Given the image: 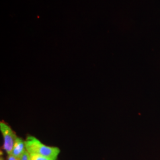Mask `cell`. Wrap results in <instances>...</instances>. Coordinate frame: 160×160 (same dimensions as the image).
Instances as JSON below:
<instances>
[{
	"label": "cell",
	"mask_w": 160,
	"mask_h": 160,
	"mask_svg": "<svg viewBox=\"0 0 160 160\" xmlns=\"http://www.w3.org/2000/svg\"><path fill=\"white\" fill-rule=\"evenodd\" d=\"M20 160H30V154L26 149L24 152L23 155L20 157Z\"/></svg>",
	"instance_id": "5b68a950"
},
{
	"label": "cell",
	"mask_w": 160,
	"mask_h": 160,
	"mask_svg": "<svg viewBox=\"0 0 160 160\" xmlns=\"http://www.w3.org/2000/svg\"><path fill=\"white\" fill-rule=\"evenodd\" d=\"M0 131L4 139L3 148L7 154L11 155L17 136L12 128L4 121L0 122Z\"/></svg>",
	"instance_id": "7a4b0ae2"
},
{
	"label": "cell",
	"mask_w": 160,
	"mask_h": 160,
	"mask_svg": "<svg viewBox=\"0 0 160 160\" xmlns=\"http://www.w3.org/2000/svg\"><path fill=\"white\" fill-rule=\"evenodd\" d=\"M8 160H20V159H18L16 157H15L14 156H13L12 155H9L8 157Z\"/></svg>",
	"instance_id": "8992f818"
},
{
	"label": "cell",
	"mask_w": 160,
	"mask_h": 160,
	"mask_svg": "<svg viewBox=\"0 0 160 160\" xmlns=\"http://www.w3.org/2000/svg\"><path fill=\"white\" fill-rule=\"evenodd\" d=\"M25 150H26L25 141H24L21 138L17 137L15 141V143L14 145L11 155L14 156L18 159H20Z\"/></svg>",
	"instance_id": "3957f363"
},
{
	"label": "cell",
	"mask_w": 160,
	"mask_h": 160,
	"mask_svg": "<svg viewBox=\"0 0 160 160\" xmlns=\"http://www.w3.org/2000/svg\"><path fill=\"white\" fill-rule=\"evenodd\" d=\"M26 149L30 154H37L57 160L60 153L58 147H50L42 143L38 138L29 135L25 141Z\"/></svg>",
	"instance_id": "6da1fadb"
},
{
	"label": "cell",
	"mask_w": 160,
	"mask_h": 160,
	"mask_svg": "<svg viewBox=\"0 0 160 160\" xmlns=\"http://www.w3.org/2000/svg\"><path fill=\"white\" fill-rule=\"evenodd\" d=\"M30 160H57L40 155L30 154Z\"/></svg>",
	"instance_id": "277c9868"
}]
</instances>
